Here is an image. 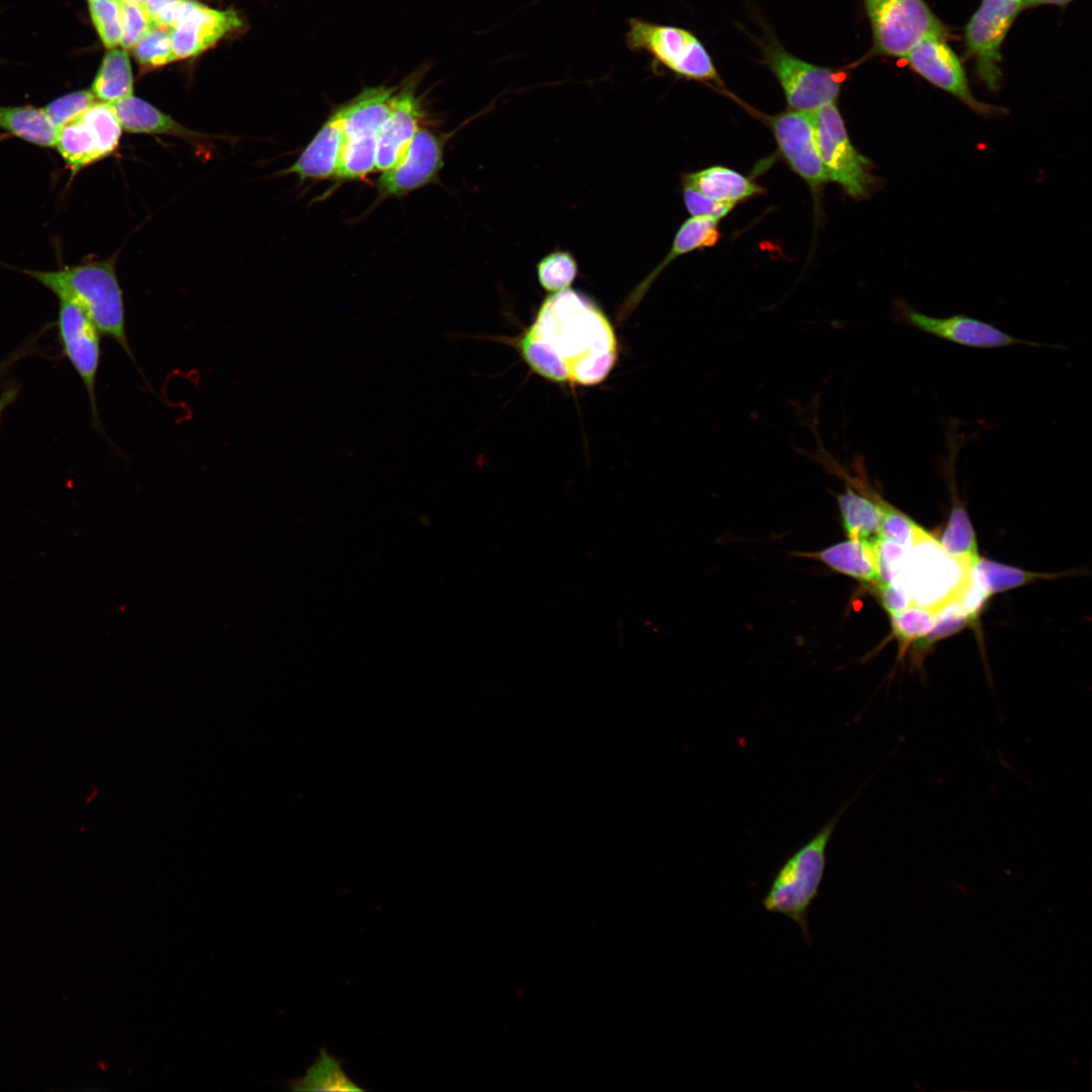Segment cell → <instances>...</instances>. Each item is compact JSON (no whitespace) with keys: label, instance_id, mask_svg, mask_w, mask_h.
Returning <instances> with one entry per match:
<instances>
[{"label":"cell","instance_id":"cell-29","mask_svg":"<svg viewBox=\"0 0 1092 1092\" xmlns=\"http://www.w3.org/2000/svg\"><path fill=\"white\" fill-rule=\"evenodd\" d=\"M971 576L988 598L1037 578L1048 577L982 558L973 567Z\"/></svg>","mask_w":1092,"mask_h":1092},{"label":"cell","instance_id":"cell-5","mask_svg":"<svg viewBox=\"0 0 1092 1092\" xmlns=\"http://www.w3.org/2000/svg\"><path fill=\"white\" fill-rule=\"evenodd\" d=\"M968 569L950 558L940 543L921 529L908 549L906 561L895 580L909 594L912 604L938 612L959 601L971 580Z\"/></svg>","mask_w":1092,"mask_h":1092},{"label":"cell","instance_id":"cell-21","mask_svg":"<svg viewBox=\"0 0 1092 1092\" xmlns=\"http://www.w3.org/2000/svg\"><path fill=\"white\" fill-rule=\"evenodd\" d=\"M123 130L131 133L166 134L198 145L208 135L191 130L149 102L127 96L109 103Z\"/></svg>","mask_w":1092,"mask_h":1092},{"label":"cell","instance_id":"cell-17","mask_svg":"<svg viewBox=\"0 0 1092 1092\" xmlns=\"http://www.w3.org/2000/svg\"><path fill=\"white\" fill-rule=\"evenodd\" d=\"M443 140L434 131L420 127L403 159L379 177L380 194L402 196L431 183L443 166Z\"/></svg>","mask_w":1092,"mask_h":1092},{"label":"cell","instance_id":"cell-4","mask_svg":"<svg viewBox=\"0 0 1092 1092\" xmlns=\"http://www.w3.org/2000/svg\"><path fill=\"white\" fill-rule=\"evenodd\" d=\"M625 40L631 51L651 57L654 71L661 67L680 79L724 85L708 50L689 29L633 17Z\"/></svg>","mask_w":1092,"mask_h":1092},{"label":"cell","instance_id":"cell-44","mask_svg":"<svg viewBox=\"0 0 1092 1092\" xmlns=\"http://www.w3.org/2000/svg\"><path fill=\"white\" fill-rule=\"evenodd\" d=\"M119 1L124 2V3H133V4H140V5H145L146 6V0H119Z\"/></svg>","mask_w":1092,"mask_h":1092},{"label":"cell","instance_id":"cell-34","mask_svg":"<svg viewBox=\"0 0 1092 1092\" xmlns=\"http://www.w3.org/2000/svg\"><path fill=\"white\" fill-rule=\"evenodd\" d=\"M877 500L881 510V539L895 542L909 549L922 528L887 503L879 493Z\"/></svg>","mask_w":1092,"mask_h":1092},{"label":"cell","instance_id":"cell-11","mask_svg":"<svg viewBox=\"0 0 1092 1092\" xmlns=\"http://www.w3.org/2000/svg\"><path fill=\"white\" fill-rule=\"evenodd\" d=\"M1021 9L1022 0H983L966 26L967 52L991 90L998 88L1002 78L1001 44Z\"/></svg>","mask_w":1092,"mask_h":1092},{"label":"cell","instance_id":"cell-28","mask_svg":"<svg viewBox=\"0 0 1092 1092\" xmlns=\"http://www.w3.org/2000/svg\"><path fill=\"white\" fill-rule=\"evenodd\" d=\"M939 543L950 558L968 569H973L980 559L975 532L962 506L952 508Z\"/></svg>","mask_w":1092,"mask_h":1092},{"label":"cell","instance_id":"cell-14","mask_svg":"<svg viewBox=\"0 0 1092 1092\" xmlns=\"http://www.w3.org/2000/svg\"><path fill=\"white\" fill-rule=\"evenodd\" d=\"M896 316L899 323L966 347L993 349L1013 345L1044 346L1013 337L990 323L966 314H954L948 317L929 316L914 309L903 300H898L896 303Z\"/></svg>","mask_w":1092,"mask_h":1092},{"label":"cell","instance_id":"cell-32","mask_svg":"<svg viewBox=\"0 0 1092 1092\" xmlns=\"http://www.w3.org/2000/svg\"><path fill=\"white\" fill-rule=\"evenodd\" d=\"M135 61L145 70H153L176 61L167 27L154 26L132 49Z\"/></svg>","mask_w":1092,"mask_h":1092},{"label":"cell","instance_id":"cell-20","mask_svg":"<svg viewBox=\"0 0 1092 1092\" xmlns=\"http://www.w3.org/2000/svg\"><path fill=\"white\" fill-rule=\"evenodd\" d=\"M344 116L339 106L328 117L298 159L281 174H295L301 180L336 176L343 142Z\"/></svg>","mask_w":1092,"mask_h":1092},{"label":"cell","instance_id":"cell-6","mask_svg":"<svg viewBox=\"0 0 1092 1092\" xmlns=\"http://www.w3.org/2000/svg\"><path fill=\"white\" fill-rule=\"evenodd\" d=\"M397 86L369 87L342 104L343 142L336 177L365 178L375 169L378 135Z\"/></svg>","mask_w":1092,"mask_h":1092},{"label":"cell","instance_id":"cell-8","mask_svg":"<svg viewBox=\"0 0 1092 1092\" xmlns=\"http://www.w3.org/2000/svg\"><path fill=\"white\" fill-rule=\"evenodd\" d=\"M873 31L871 55L904 58L928 34L947 31L924 0H863Z\"/></svg>","mask_w":1092,"mask_h":1092},{"label":"cell","instance_id":"cell-19","mask_svg":"<svg viewBox=\"0 0 1092 1092\" xmlns=\"http://www.w3.org/2000/svg\"><path fill=\"white\" fill-rule=\"evenodd\" d=\"M855 478L846 473L845 488L837 494L842 524L849 539L876 547L881 539V510L878 492L867 481L862 467Z\"/></svg>","mask_w":1092,"mask_h":1092},{"label":"cell","instance_id":"cell-12","mask_svg":"<svg viewBox=\"0 0 1092 1092\" xmlns=\"http://www.w3.org/2000/svg\"><path fill=\"white\" fill-rule=\"evenodd\" d=\"M59 341L65 357L81 378L87 391L95 428L101 426L96 396V378L101 358V333L76 304L60 300L58 312Z\"/></svg>","mask_w":1092,"mask_h":1092},{"label":"cell","instance_id":"cell-1","mask_svg":"<svg viewBox=\"0 0 1092 1092\" xmlns=\"http://www.w3.org/2000/svg\"><path fill=\"white\" fill-rule=\"evenodd\" d=\"M518 345L536 373L556 382L597 384L617 358L608 317L587 296L568 288L546 297Z\"/></svg>","mask_w":1092,"mask_h":1092},{"label":"cell","instance_id":"cell-2","mask_svg":"<svg viewBox=\"0 0 1092 1092\" xmlns=\"http://www.w3.org/2000/svg\"><path fill=\"white\" fill-rule=\"evenodd\" d=\"M20 271L50 289L59 300H67L80 307L101 335L111 338L122 348L146 379L126 335L125 307L116 276L115 257L51 271Z\"/></svg>","mask_w":1092,"mask_h":1092},{"label":"cell","instance_id":"cell-36","mask_svg":"<svg viewBox=\"0 0 1092 1092\" xmlns=\"http://www.w3.org/2000/svg\"><path fill=\"white\" fill-rule=\"evenodd\" d=\"M154 26L153 17L145 5L121 2L122 49H132Z\"/></svg>","mask_w":1092,"mask_h":1092},{"label":"cell","instance_id":"cell-30","mask_svg":"<svg viewBox=\"0 0 1092 1092\" xmlns=\"http://www.w3.org/2000/svg\"><path fill=\"white\" fill-rule=\"evenodd\" d=\"M935 619L936 612L912 604L891 616V627L903 649L911 643L917 644L921 641L932 630Z\"/></svg>","mask_w":1092,"mask_h":1092},{"label":"cell","instance_id":"cell-37","mask_svg":"<svg viewBox=\"0 0 1092 1092\" xmlns=\"http://www.w3.org/2000/svg\"><path fill=\"white\" fill-rule=\"evenodd\" d=\"M973 621L959 601L952 602L936 613L932 630L917 643V646L921 648L929 646L933 642L960 631Z\"/></svg>","mask_w":1092,"mask_h":1092},{"label":"cell","instance_id":"cell-9","mask_svg":"<svg viewBox=\"0 0 1092 1092\" xmlns=\"http://www.w3.org/2000/svg\"><path fill=\"white\" fill-rule=\"evenodd\" d=\"M762 49L763 63L777 77L790 109L811 112L836 101L846 72L801 60L776 42Z\"/></svg>","mask_w":1092,"mask_h":1092},{"label":"cell","instance_id":"cell-22","mask_svg":"<svg viewBox=\"0 0 1092 1092\" xmlns=\"http://www.w3.org/2000/svg\"><path fill=\"white\" fill-rule=\"evenodd\" d=\"M875 549L876 547L848 538L821 551L800 555L817 559L834 571L850 576L876 589L880 584V577Z\"/></svg>","mask_w":1092,"mask_h":1092},{"label":"cell","instance_id":"cell-7","mask_svg":"<svg viewBox=\"0 0 1092 1092\" xmlns=\"http://www.w3.org/2000/svg\"><path fill=\"white\" fill-rule=\"evenodd\" d=\"M816 144L829 181L839 184L854 199L869 196L876 184L872 162L851 144L836 102L811 112Z\"/></svg>","mask_w":1092,"mask_h":1092},{"label":"cell","instance_id":"cell-35","mask_svg":"<svg viewBox=\"0 0 1092 1092\" xmlns=\"http://www.w3.org/2000/svg\"><path fill=\"white\" fill-rule=\"evenodd\" d=\"M99 101L91 90H78L58 97L42 107L57 129L84 113Z\"/></svg>","mask_w":1092,"mask_h":1092},{"label":"cell","instance_id":"cell-15","mask_svg":"<svg viewBox=\"0 0 1092 1092\" xmlns=\"http://www.w3.org/2000/svg\"><path fill=\"white\" fill-rule=\"evenodd\" d=\"M779 152L790 168L817 192L829 181L809 112L790 109L768 117Z\"/></svg>","mask_w":1092,"mask_h":1092},{"label":"cell","instance_id":"cell-33","mask_svg":"<svg viewBox=\"0 0 1092 1092\" xmlns=\"http://www.w3.org/2000/svg\"><path fill=\"white\" fill-rule=\"evenodd\" d=\"M91 21L103 43L110 50L120 46L121 2L119 0H86Z\"/></svg>","mask_w":1092,"mask_h":1092},{"label":"cell","instance_id":"cell-31","mask_svg":"<svg viewBox=\"0 0 1092 1092\" xmlns=\"http://www.w3.org/2000/svg\"><path fill=\"white\" fill-rule=\"evenodd\" d=\"M577 274V263L566 251L557 250L543 257L537 264V277L547 291L558 292L568 288Z\"/></svg>","mask_w":1092,"mask_h":1092},{"label":"cell","instance_id":"cell-16","mask_svg":"<svg viewBox=\"0 0 1092 1092\" xmlns=\"http://www.w3.org/2000/svg\"><path fill=\"white\" fill-rule=\"evenodd\" d=\"M419 81L413 76L401 87H396L389 112L378 135L376 170L383 172L397 165L421 127L425 111L417 94Z\"/></svg>","mask_w":1092,"mask_h":1092},{"label":"cell","instance_id":"cell-38","mask_svg":"<svg viewBox=\"0 0 1092 1092\" xmlns=\"http://www.w3.org/2000/svg\"><path fill=\"white\" fill-rule=\"evenodd\" d=\"M682 186L684 202L692 217H707L719 220L726 216L735 205L712 199L689 185L682 184Z\"/></svg>","mask_w":1092,"mask_h":1092},{"label":"cell","instance_id":"cell-26","mask_svg":"<svg viewBox=\"0 0 1092 1092\" xmlns=\"http://www.w3.org/2000/svg\"><path fill=\"white\" fill-rule=\"evenodd\" d=\"M91 91L102 102L113 103L132 95L133 77L124 49H110L104 55L92 82Z\"/></svg>","mask_w":1092,"mask_h":1092},{"label":"cell","instance_id":"cell-18","mask_svg":"<svg viewBox=\"0 0 1092 1092\" xmlns=\"http://www.w3.org/2000/svg\"><path fill=\"white\" fill-rule=\"evenodd\" d=\"M242 24L233 9L218 10L189 0L185 11L170 28L176 61L198 56Z\"/></svg>","mask_w":1092,"mask_h":1092},{"label":"cell","instance_id":"cell-3","mask_svg":"<svg viewBox=\"0 0 1092 1092\" xmlns=\"http://www.w3.org/2000/svg\"><path fill=\"white\" fill-rule=\"evenodd\" d=\"M842 812L839 811L782 864L762 899L767 912L787 916L798 924L808 943L812 940L809 909L819 895L826 869L827 845Z\"/></svg>","mask_w":1092,"mask_h":1092},{"label":"cell","instance_id":"cell-25","mask_svg":"<svg viewBox=\"0 0 1092 1092\" xmlns=\"http://www.w3.org/2000/svg\"><path fill=\"white\" fill-rule=\"evenodd\" d=\"M0 129L37 147L56 146L58 129L42 108L0 106Z\"/></svg>","mask_w":1092,"mask_h":1092},{"label":"cell","instance_id":"cell-43","mask_svg":"<svg viewBox=\"0 0 1092 1092\" xmlns=\"http://www.w3.org/2000/svg\"><path fill=\"white\" fill-rule=\"evenodd\" d=\"M22 355H23V353H18V352H15V353H14L13 355H10V356H9V358H7V359H6L5 361H3L2 363H0V375H1V374H2V373H3L4 371H6V369L8 368V366H9V365H10L11 363H14V362H15V361H16V360H17V359H18V358L20 357V356H22Z\"/></svg>","mask_w":1092,"mask_h":1092},{"label":"cell","instance_id":"cell-42","mask_svg":"<svg viewBox=\"0 0 1092 1092\" xmlns=\"http://www.w3.org/2000/svg\"><path fill=\"white\" fill-rule=\"evenodd\" d=\"M1071 0H1022V9L1026 7H1032L1039 4H1065Z\"/></svg>","mask_w":1092,"mask_h":1092},{"label":"cell","instance_id":"cell-10","mask_svg":"<svg viewBox=\"0 0 1092 1092\" xmlns=\"http://www.w3.org/2000/svg\"><path fill=\"white\" fill-rule=\"evenodd\" d=\"M122 131L112 106L97 101L58 129L55 148L73 179L82 170L113 155Z\"/></svg>","mask_w":1092,"mask_h":1092},{"label":"cell","instance_id":"cell-24","mask_svg":"<svg viewBox=\"0 0 1092 1092\" xmlns=\"http://www.w3.org/2000/svg\"><path fill=\"white\" fill-rule=\"evenodd\" d=\"M682 184L712 199L733 204L763 192L750 178L724 166L687 173L682 177Z\"/></svg>","mask_w":1092,"mask_h":1092},{"label":"cell","instance_id":"cell-39","mask_svg":"<svg viewBox=\"0 0 1092 1092\" xmlns=\"http://www.w3.org/2000/svg\"><path fill=\"white\" fill-rule=\"evenodd\" d=\"M876 590L882 606L890 616L900 613L912 605L908 592L896 581L881 584Z\"/></svg>","mask_w":1092,"mask_h":1092},{"label":"cell","instance_id":"cell-23","mask_svg":"<svg viewBox=\"0 0 1092 1092\" xmlns=\"http://www.w3.org/2000/svg\"><path fill=\"white\" fill-rule=\"evenodd\" d=\"M719 220L707 217H691L677 230L672 246L662 261L632 291L628 306L637 303L659 273L674 259L696 250L713 247L720 239Z\"/></svg>","mask_w":1092,"mask_h":1092},{"label":"cell","instance_id":"cell-41","mask_svg":"<svg viewBox=\"0 0 1092 1092\" xmlns=\"http://www.w3.org/2000/svg\"><path fill=\"white\" fill-rule=\"evenodd\" d=\"M176 1H179V0H146V7H147L148 11L150 12V14L153 16L155 13H157L160 9H162L166 5L171 4L173 2H176Z\"/></svg>","mask_w":1092,"mask_h":1092},{"label":"cell","instance_id":"cell-40","mask_svg":"<svg viewBox=\"0 0 1092 1092\" xmlns=\"http://www.w3.org/2000/svg\"><path fill=\"white\" fill-rule=\"evenodd\" d=\"M18 390H19L18 387L10 386V387L6 388L2 392V394L0 396V420H1L3 412L6 410V407L10 403H12L14 401V399L16 398V396L18 394Z\"/></svg>","mask_w":1092,"mask_h":1092},{"label":"cell","instance_id":"cell-27","mask_svg":"<svg viewBox=\"0 0 1092 1092\" xmlns=\"http://www.w3.org/2000/svg\"><path fill=\"white\" fill-rule=\"evenodd\" d=\"M293 1091H363L342 1068L339 1059L320 1050L317 1060L306 1070L303 1077L291 1082Z\"/></svg>","mask_w":1092,"mask_h":1092},{"label":"cell","instance_id":"cell-13","mask_svg":"<svg viewBox=\"0 0 1092 1092\" xmlns=\"http://www.w3.org/2000/svg\"><path fill=\"white\" fill-rule=\"evenodd\" d=\"M945 38L940 34H928L914 44L904 59L918 75L953 95L972 110L986 115L1002 112L1003 108L975 98L964 67Z\"/></svg>","mask_w":1092,"mask_h":1092}]
</instances>
